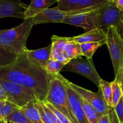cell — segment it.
I'll use <instances>...</instances> for the list:
<instances>
[{
  "label": "cell",
  "instance_id": "obj_33",
  "mask_svg": "<svg viewBox=\"0 0 123 123\" xmlns=\"http://www.w3.org/2000/svg\"><path fill=\"white\" fill-rule=\"evenodd\" d=\"M7 96L4 89L2 87V85L0 84V100L7 101Z\"/></svg>",
  "mask_w": 123,
  "mask_h": 123
},
{
  "label": "cell",
  "instance_id": "obj_42",
  "mask_svg": "<svg viewBox=\"0 0 123 123\" xmlns=\"http://www.w3.org/2000/svg\"></svg>",
  "mask_w": 123,
  "mask_h": 123
},
{
  "label": "cell",
  "instance_id": "obj_8",
  "mask_svg": "<svg viewBox=\"0 0 123 123\" xmlns=\"http://www.w3.org/2000/svg\"><path fill=\"white\" fill-rule=\"evenodd\" d=\"M123 11L117 7L113 1L108 2L98 10V29L106 32L110 26L120 29L123 24Z\"/></svg>",
  "mask_w": 123,
  "mask_h": 123
},
{
  "label": "cell",
  "instance_id": "obj_16",
  "mask_svg": "<svg viewBox=\"0 0 123 123\" xmlns=\"http://www.w3.org/2000/svg\"><path fill=\"white\" fill-rule=\"evenodd\" d=\"M68 41H73L79 44L91 42H106V32L100 29L85 32L82 34L74 37H68Z\"/></svg>",
  "mask_w": 123,
  "mask_h": 123
},
{
  "label": "cell",
  "instance_id": "obj_20",
  "mask_svg": "<svg viewBox=\"0 0 123 123\" xmlns=\"http://www.w3.org/2000/svg\"><path fill=\"white\" fill-rule=\"evenodd\" d=\"M18 55L0 45V68L12 64L16 61Z\"/></svg>",
  "mask_w": 123,
  "mask_h": 123
},
{
  "label": "cell",
  "instance_id": "obj_15",
  "mask_svg": "<svg viewBox=\"0 0 123 123\" xmlns=\"http://www.w3.org/2000/svg\"><path fill=\"white\" fill-rule=\"evenodd\" d=\"M52 49L50 60H56L67 64L70 60L64 54V49L68 41V37L53 35L51 37Z\"/></svg>",
  "mask_w": 123,
  "mask_h": 123
},
{
  "label": "cell",
  "instance_id": "obj_19",
  "mask_svg": "<svg viewBox=\"0 0 123 123\" xmlns=\"http://www.w3.org/2000/svg\"><path fill=\"white\" fill-rule=\"evenodd\" d=\"M34 102H31L28 103L25 106L20 108V111L26 115L32 123H44L39 112L34 106Z\"/></svg>",
  "mask_w": 123,
  "mask_h": 123
},
{
  "label": "cell",
  "instance_id": "obj_7",
  "mask_svg": "<svg viewBox=\"0 0 123 123\" xmlns=\"http://www.w3.org/2000/svg\"><path fill=\"white\" fill-rule=\"evenodd\" d=\"M62 71L78 73L91 80L98 88L100 86L102 78L97 73L92 59L80 58L72 60L64 67Z\"/></svg>",
  "mask_w": 123,
  "mask_h": 123
},
{
  "label": "cell",
  "instance_id": "obj_37",
  "mask_svg": "<svg viewBox=\"0 0 123 123\" xmlns=\"http://www.w3.org/2000/svg\"><path fill=\"white\" fill-rule=\"evenodd\" d=\"M121 29L123 30V24H122V26H121Z\"/></svg>",
  "mask_w": 123,
  "mask_h": 123
},
{
  "label": "cell",
  "instance_id": "obj_22",
  "mask_svg": "<svg viewBox=\"0 0 123 123\" xmlns=\"http://www.w3.org/2000/svg\"><path fill=\"white\" fill-rule=\"evenodd\" d=\"M98 88H100L103 97L108 106L109 108H113L112 82H111L102 79L100 82V86Z\"/></svg>",
  "mask_w": 123,
  "mask_h": 123
},
{
  "label": "cell",
  "instance_id": "obj_29",
  "mask_svg": "<svg viewBox=\"0 0 123 123\" xmlns=\"http://www.w3.org/2000/svg\"><path fill=\"white\" fill-rule=\"evenodd\" d=\"M34 106L35 108L38 110V111L39 112L41 118H42L43 123H52L50 119H49V118L48 117L47 114H46L45 111H44V109H43V106H42L41 102H39V101H36V102H34Z\"/></svg>",
  "mask_w": 123,
  "mask_h": 123
},
{
  "label": "cell",
  "instance_id": "obj_27",
  "mask_svg": "<svg viewBox=\"0 0 123 123\" xmlns=\"http://www.w3.org/2000/svg\"><path fill=\"white\" fill-rule=\"evenodd\" d=\"M66 64L60 62L58 61L49 60L46 66L45 70L52 75H57L60 74V72L62 70Z\"/></svg>",
  "mask_w": 123,
  "mask_h": 123
},
{
  "label": "cell",
  "instance_id": "obj_34",
  "mask_svg": "<svg viewBox=\"0 0 123 123\" xmlns=\"http://www.w3.org/2000/svg\"><path fill=\"white\" fill-rule=\"evenodd\" d=\"M112 1L118 8L123 11V0H112Z\"/></svg>",
  "mask_w": 123,
  "mask_h": 123
},
{
  "label": "cell",
  "instance_id": "obj_36",
  "mask_svg": "<svg viewBox=\"0 0 123 123\" xmlns=\"http://www.w3.org/2000/svg\"><path fill=\"white\" fill-rule=\"evenodd\" d=\"M121 88H122V91H123V73H122V75H121Z\"/></svg>",
  "mask_w": 123,
  "mask_h": 123
},
{
  "label": "cell",
  "instance_id": "obj_3",
  "mask_svg": "<svg viewBox=\"0 0 123 123\" xmlns=\"http://www.w3.org/2000/svg\"><path fill=\"white\" fill-rule=\"evenodd\" d=\"M50 81L45 101L64 114L72 123H79L72 110L66 88L60 79L54 76Z\"/></svg>",
  "mask_w": 123,
  "mask_h": 123
},
{
  "label": "cell",
  "instance_id": "obj_6",
  "mask_svg": "<svg viewBox=\"0 0 123 123\" xmlns=\"http://www.w3.org/2000/svg\"><path fill=\"white\" fill-rule=\"evenodd\" d=\"M54 76H55L58 79L63 80L67 85H69L76 93L79 95L82 98L85 100L94 108L95 110L97 112L101 117L103 115H108L110 108L107 105L100 88H98L97 92H92L68 81L67 79L60 74V73L57 75Z\"/></svg>",
  "mask_w": 123,
  "mask_h": 123
},
{
  "label": "cell",
  "instance_id": "obj_32",
  "mask_svg": "<svg viewBox=\"0 0 123 123\" xmlns=\"http://www.w3.org/2000/svg\"><path fill=\"white\" fill-rule=\"evenodd\" d=\"M108 115H109L111 123H121L120 122V120H119L116 113H115L114 108H110Z\"/></svg>",
  "mask_w": 123,
  "mask_h": 123
},
{
  "label": "cell",
  "instance_id": "obj_25",
  "mask_svg": "<svg viewBox=\"0 0 123 123\" xmlns=\"http://www.w3.org/2000/svg\"><path fill=\"white\" fill-rule=\"evenodd\" d=\"M20 109V108L16 105L8 101H6L4 105L0 109V122L5 120L7 117Z\"/></svg>",
  "mask_w": 123,
  "mask_h": 123
},
{
  "label": "cell",
  "instance_id": "obj_24",
  "mask_svg": "<svg viewBox=\"0 0 123 123\" xmlns=\"http://www.w3.org/2000/svg\"><path fill=\"white\" fill-rule=\"evenodd\" d=\"M5 121L8 123H32L20 109L16 111L7 117Z\"/></svg>",
  "mask_w": 123,
  "mask_h": 123
},
{
  "label": "cell",
  "instance_id": "obj_23",
  "mask_svg": "<svg viewBox=\"0 0 123 123\" xmlns=\"http://www.w3.org/2000/svg\"><path fill=\"white\" fill-rule=\"evenodd\" d=\"M81 98V97H80ZM81 102L85 114L90 123H98L101 117L94 108L89 104L87 102L81 98Z\"/></svg>",
  "mask_w": 123,
  "mask_h": 123
},
{
  "label": "cell",
  "instance_id": "obj_30",
  "mask_svg": "<svg viewBox=\"0 0 123 123\" xmlns=\"http://www.w3.org/2000/svg\"><path fill=\"white\" fill-rule=\"evenodd\" d=\"M41 103H42V105L43 106V109H44V111H45L46 114H47L48 117L49 118L52 123H62L61 122V121L55 115V114L43 102H41Z\"/></svg>",
  "mask_w": 123,
  "mask_h": 123
},
{
  "label": "cell",
  "instance_id": "obj_26",
  "mask_svg": "<svg viewBox=\"0 0 123 123\" xmlns=\"http://www.w3.org/2000/svg\"><path fill=\"white\" fill-rule=\"evenodd\" d=\"M112 106L113 108H114L123 96L121 82L117 79H114V81L112 82Z\"/></svg>",
  "mask_w": 123,
  "mask_h": 123
},
{
  "label": "cell",
  "instance_id": "obj_21",
  "mask_svg": "<svg viewBox=\"0 0 123 123\" xmlns=\"http://www.w3.org/2000/svg\"><path fill=\"white\" fill-rule=\"evenodd\" d=\"M106 44V42H91L80 44L81 52L83 56L86 58L92 59L94 54L98 48Z\"/></svg>",
  "mask_w": 123,
  "mask_h": 123
},
{
  "label": "cell",
  "instance_id": "obj_11",
  "mask_svg": "<svg viewBox=\"0 0 123 123\" xmlns=\"http://www.w3.org/2000/svg\"><path fill=\"white\" fill-rule=\"evenodd\" d=\"M112 1L108 0H60L57 7L64 11L94 10Z\"/></svg>",
  "mask_w": 123,
  "mask_h": 123
},
{
  "label": "cell",
  "instance_id": "obj_31",
  "mask_svg": "<svg viewBox=\"0 0 123 123\" xmlns=\"http://www.w3.org/2000/svg\"><path fill=\"white\" fill-rule=\"evenodd\" d=\"M114 109L120 120V122L123 123V96Z\"/></svg>",
  "mask_w": 123,
  "mask_h": 123
},
{
  "label": "cell",
  "instance_id": "obj_13",
  "mask_svg": "<svg viewBox=\"0 0 123 123\" xmlns=\"http://www.w3.org/2000/svg\"><path fill=\"white\" fill-rule=\"evenodd\" d=\"M61 80V79H60ZM65 85L68 94V99L70 103L71 108L73 111L74 117L79 123H90L85 114L81 102V98L78 93L74 91L69 85L65 82L61 80Z\"/></svg>",
  "mask_w": 123,
  "mask_h": 123
},
{
  "label": "cell",
  "instance_id": "obj_10",
  "mask_svg": "<svg viewBox=\"0 0 123 123\" xmlns=\"http://www.w3.org/2000/svg\"><path fill=\"white\" fill-rule=\"evenodd\" d=\"M90 11L92 10L64 11L60 10L56 6L54 8H48L43 10L32 19L34 25L48 23H62L64 19L68 16L74 15Z\"/></svg>",
  "mask_w": 123,
  "mask_h": 123
},
{
  "label": "cell",
  "instance_id": "obj_14",
  "mask_svg": "<svg viewBox=\"0 0 123 123\" xmlns=\"http://www.w3.org/2000/svg\"><path fill=\"white\" fill-rule=\"evenodd\" d=\"M52 44H49L45 48L35 50L26 49L25 53L27 58L32 64L42 69H45L48 61L50 60L51 54Z\"/></svg>",
  "mask_w": 123,
  "mask_h": 123
},
{
  "label": "cell",
  "instance_id": "obj_38",
  "mask_svg": "<svg viewBox=\"0 0 123 123\" xmlns=\"http://www.w3.org/2000/svg\"><path fill=\"white\" fill-rule=\"evenodd\" d=\"M3 123H7V121H5V120H4V121H3Z\"/></svg>",
  "mask_w": 123,
  "mask_h": 123
},
{
  "label": "cell",
  "instance_id": "obj_4",
  "mask_svg": "<svg viewBox=\"0 0 123 123\" xmlns=\"http://www.w3.org/2000/svg\"><path fill=\"white\" fill-rule=\"evenodd\" d=\"M106 44L111 58L115 79L121 81L123 70V36L118 28L111 26L108 28Z\"/></svg>",
  "mask_w": 123,
  "mask_h": 123
},
{
  "label": "cell",
  "instance_id": "obj_40",
  "mask_svg": "<svg viewBox=\"0 0 123 123\" xmlns=\"http://www.w3.org/2000/svg\"><path fill=\"white\" fill-rule=\"evenodd\" d=\"M0 123H3V121H1V122H0Z\"/></svg>",
  "mask_w": 123,
  "mask_h": 123
},
{
  "label": "cell",
  "instance_id": "obj_41",
  "mask_svg": "<svg viewBox=\"0 0 123 123\" xmlns=\"http://www.w3.org/2000/svg\"><path fill=\"white\" fill-rule=\"evenodd\" d=\"M108 1H112V0H108Z\"/></svg>",
  "mask_w": 123,
  "mask_h": 123
},
{
  "label": "cell",
  "instance_id": "obj_12",
  "mask_svg": "<svg viewBox=\"0 0 123 123\" xmlns=\"http://www.w3.org/2000/svg\"><path fill=\"white\" fill-rule=\"evenodd\" d=\"M28 6L22 0H0V19L15 18L24 20Z\"/></svg>",
  "mask_w": 123,
  "mask_h": 123
},
{
  "label": "cell",
  "instance_id": "obj_2",
  "mask_svg": "<svg viewBox=\"0 0 123 123\" xmlns=\"http://www.w3.org/2000/svg\"><path fill=\"white\" fill-rule=\"evenodd\" d=\"M34 25L33 20L25 19L18 26L8 30H0V45L16 54L24 52L26 41Z\"/></svg>",
  "mask_w": 123,
  "mask_h": 123
},
{
  "label": "cell",
  "instance_id": "obj_9",
  "mask_svg": "<svg viewBox=\"0 0 123 123\" xmlns=\"http://www.w3.org/2000/svg\"><path fill=\"white\" fill-rule=\"evenodd\" d=\"M99 8L74 15L68 16L64 19L62 23L80 26L84 29L85 32L98 29V18Z\"/></svg>",
  "mask_w": 123,
  "mask_h": 123
},
{
  "label": "cell",
  "instance_id": "obj_28",
  "mask_svg": "<svg viewBox=\"0 0 123 123\" xmlns=\"http://www.w3.org/2000/svg\"><path fill=\"white\" fill-rule=\"evenodd\" d=\"M54 114H55L56 117H58V118L61 121V122L62 123H72L69 120V119L64 114H62L61 112H60V111L58 110L57 109L55 108L54 106L52 105L50 103H48V102H43Z\"/></svg>",
  "mask_w": 123,
  "mask_h": 123
},
{
  "label": "cell",
  "instance_id": "obj_18",
  "mask_svg": "<svg viewBox=\"0 0 123 123\" xmlns=\"http://www.w3.org/2000/svg\"><path fill=\"white\" fill-rule=\"evenodd\" d=\"M64 54L70 60L82 57L80 44L73 41H69L64 49Z\"/></svg>",
  "mask_w": 123,
  "mask_h": 123
},
{
  "label": "cell",
  "instance_id": "obj_17",
  "mask_svg": "<svg viewBox=\"0 0 123 123\" xmlns=\"http://www.w3.org/2000/svg\"><path fill=\"white\" fill-rule=\"evenodd\" d=\"M55 2H57L55 0H31L25 12L24 20L34 18L36 14L48 8Z\"/></svg>",
  "mask_w": 123,
  "mask_h": 123
},
{
  "label": "cell",
  "instance_id": "obj_39",
  "mask_svg": "<svg viewBox=\"0 0 123 123\" xmlns=\"http://www.w3.org/2000/svg\"><path fill=\"white\" fill-rule=\"evenodd\" d=\"M55 1H56V2H58V1H60V0H55Z\"/></svg>",
  "mask_w": 123,
  "mask_h": 123
},
{
  "label": "cell",
  "instance_id": "obj_35",
  "mask_svg": "<svg viewBox=\"0 0 123 123\" xmlns=\"http://www.w3.org/2000/svg\"><path fill=\"white\" fill-rule=\"evenodd\" d=\"M111 123L110 120H109V115H105L102 116L100 119L99 123Z\"/></svg>",
  "mask_w": 123,
  "mask_h": 123
},
{
  "label": "cell",
  "instance_id": "obj_5",
  "mask_svg": "<svg viewBox=\"0 0 123 123\" xmlns=\"http://www.w3.org/2000/svg\"><path fill=\"white\" fill-rule=\"evenodd\" d=\"M0 84L6 91L7 101L16 105L20 108L25 106L31 102L38 101L35 92L28 88L1 79Z\"/></svg>",
  "mask_w": 123,
  "mask_h": 123
},
{
  "label": "cell",
  "instance_id": "obj_1",
  "mask_svg": "<svg viewBox=\"0 0 123 123\" xmlns=\"http://www.w3.org/2000/svg\"><path fill=\"white\" fill-rule=\"evenodd\" d=\"M54 78V75L32 64L25 52L19 54L12 64L0 68V79L30 89L42 102L45 101L50 81Z\"/></svg>",
  "mask_w": 123,
  "mask_h": 123
}]
</instances>
